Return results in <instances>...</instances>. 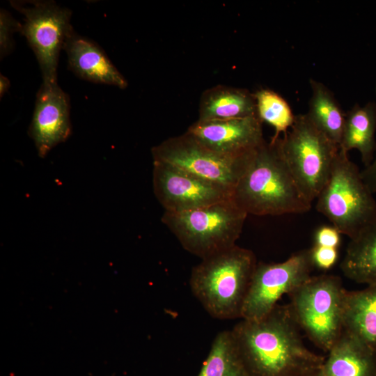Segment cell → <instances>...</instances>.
<instances>
[{
    "instance_id": "obj_21",
    "label": "cell",
    "mask_w": 376,
    "mask_h": 376,
    "mask_svg": "<svg viewBox=\"0 0 376 376\" xmlns=\"http://www.w3.org/2000/svg\"><path fill=\"white\" fill-rule=\"evenodd\" d=\"M198 376H250L230 331L219 332Z\"/></svg>"
},
{
    "instance_id": "obj_4",
    "label": "cell",
    "mask_w": 376,
    "mask_h": 376,
    "mask_svg": "<svg viewBox=\"0 0 376 376\" xmlns=\"http://www.w3.org/2000/svg\"><path fill=\"white\" fill-rule=\"evenodd\" d=\"M347 153L339 148L315 208L340 234L352 239L376 219V201Z\"/></svg>"
},
{
    "instance_id": "obj_14",
    "label": "cell",
    "mask_w": 376,
    "mask_h": 376,
    "mask_svg": "<svg viewBox=\"0 0 376 376\" xmlns=\"http://www.w3.org/2000/svg\"><path fill=\"white\" fill-rule=\"evenodd\" d=\"M63 49L70 69L80 78L122 89L127 88V80L94 41L74 31L67 38Z\"/></svg>"
},
{
    "instance_id": "obj_15",
    "label": "cell",
    "mask_w": 376,
    "mask_h": 376,
    "mask_svg": "<svg viewBox=\"0 0 376 376\" xmlns=\"http://www.w3.org/2000/svg\"><path fill=\"white\" fill-rule=\"evenodd\" d=\"M328 354L321 376H376V351L345 330Z\"/></svg>"
},
{
    "instance_id": "obj_17",
    "label": "cell",
    "mask_w": 376,
    "mask_h": 376,
    "mask_svg": "<svg viewBox=\"0 0 376 376\" xmlns=\"http://www.w3.org/2000/svg\"><path fill=\"white\" fill-rule=\"evenodd\" d=\"M376 102L363 106L356 103L345 113V121L339 148L346 152L357 150L364 168L373 162L376 153Z\"/></svg>"
},
{
    "instance_id": "obj_11",
    "label": "cell",
    "mask_w": 376,
    "mask_h": 376,
    "mask_svg": "<svg viewBox=\"0 0 376 376\" xmlns=\"http://www.w3.org/2000/svg\"><path fill=\"white\" fill-rule=\"evenodd\" d=\"M153 191L165 211L180 212L232 198L233 191L169 164L153 161Z\"/></svg>"
},
{
    "instance_id": "obj_19",
    "label": "cell",
    "mask_w": 376,
    "mask_h": 376,
    "mask_svg": "<svg viewBox=\"0 0 376 376\" xmlns=\"http://www.w3.org/2000/svg\"><path fill=\"white\" fill-rule=\"evenodd\" d=\"M340 266L349 279L376 285V219L350 239Z\"/></svg>"
},
{
    "instance_id": "obj_28",
    "label": "cell",
    "mask_w": 376,
    "mask_h": 376,
    "mask_svg": "<svg viewBox=\"0 0 376 376\" xmlns=\"http://www.w3.org/2000/svg\"><path fill=\"white\" fill-rule=\"evenodd\" d=\"M314 376H321L320 372V373H318V374H316V375H314Z\"/></svg>"
},
{
    "instance_id": "obj_8",
    "label": "cell",
    "mask_w": 376,
    "mask_h": 376,
    "mask_svg": "<svg viewBox=\"0 0 376 376\" xmlns=\"http://www.w3.org/2000/svg\"><path fill=\"white\" fill-rule=\"evenodd\" d=\"M10 3L23 15L20 33L36 55L42 82L57 83L60 52L74 31L71 10L53 1H10Z\"/></svg>"
},
{
    "instance_id": "obj_23",
    "label": "cell",
    "mask_w": 376,
    "mask_h": 376,
    "mask_svg": "<svg viewBox=\"0 0 376 376\" xmlns=\"http://www.w3.org/2000/svg\"><path fill=\"white\" fill-rule=\"evenodd\" d=\"M22 23L10 13L1 8L0 11V58H3L13 49V34L21 31Z\"/></svg>"
},
{
    "instance_id": "obj_5",
    "label": "cell",
    "mask_w": 376,
    "mask_h": 376,
    "mask_svg": "<svg viewBox=\"0 0 376 376\" xmlns=\"http://www.w3.org/2000/svg\"><path fill=\"white\" fill-rule=\"evenodd\" d=\"M247 215L232 197L189 211H164L161 220L186 251L203 259L236 245Z\"/></svg>"
},
{
    "instance_id": "obj_10",
    "label": "cell",
    "mask_w": 376,
    "mask_h": 376,
    "mask_svg": "<svg viewBox=\"0 0 376 376\" xmlns=\"http://www.w3.org/2000/svg\"><path fill=\"white\" fill-rule=\"evenodd\" d=\"M314 267L311 249L299 251L281 263H258L241 318L258 320L266 316L283 295H288L311 276Z\"/></svg>"
},
{
    "instance_id": "obj_9",
    "label": "cell",
    "mask_w": 376,
    "mask_h": 376,
    "mask_svg": "<svg viewBox=\"0 0 376 376\" xmlns=\"http://www.w3.org/2000/svg\"><path fill=\"white\" fill-rule=\"evenodd\" d=\"M252 150L238 157L223 155L205 148L185 132L164 140L152 148L151 152L153 161L169 164L233 191Z\"/></svg>"
},
{
    "instance_id": "obj_6",
    "label": "cell",
    "mask_w": 376,
    "mask_h": 376,
    "mask_svg": "<svg viewBox=\"0 0 376 376\" xmlns=\"http://www.w3.org/2000/svg\"><path fill=\"white\" fill-rule=\"evenodd\" d=\"M272 141H276L297 186L312 203L329 178L339 146L320 131L306 114L296 115L288 132Z\"/></svg>"
},
{
    "instance_id": "obj_16",
    "label": "cell",
    "mask_w": 376,
    "mask_h": 376,
    "mask_svg": "<svg viewBox=\"0 0 376 376\" xmlns=\"http://www.w3.org/2000/svg\"><path fill=\"white\" fill-rule=\"evenodd\" d=\"M200 121L226 120L256 115L254 94L245 88L217 85L205 91L200 100Z\"/></svg>"
},
{
    "instance_id": "obj_27",
    "label": "cell",
    "mask_w": 376,
    "mask_h": 376,
    "mask_svg": "<svg viewBox=\"0 0 376 376\" xmlns=\"http://www.w3.org/2000/svg\"><path fill=\"white\" fill-rule=\"evenodd\" d=\"M10 87V81L9 79L3 75H0V97H2L3 95L8 91Z\"/></svg>"
},
{
    "instance_id": "obj_13",
    "label": "cell",
    "mask_w": 376,
    "mask_h": 376,
    "mask_svg": "<svg viewBox=\"0 0 376 376\" xmlns=\"http://www.w3.org/2000/svg\"><path fill=\"white\" fill-rule=\"evenodd\" d=\"M262 123L257 115L226 120H197L186 132L214 152L238 157L265 141Z\"/></svg>"
},
{
    "instance_id": "obj_24",
    "label": "cell",
    "mask_w": 376,
    "mask_h": 376,
    "mask_svg": "<svg viewBox=\"0 0 376 376\" xmlns=\"http://www.w3.org/2000/svg\"><path fill=\"white\" fill-rule=\"evenodd\" d=\"M311 250L314 266L322 270H328L336 263L338 249L314 245Z\"/></svg>"
},
{
    "instance_id": "obj_20",
    "label": "cell",
    "mask_w": 376,
    "mask_h": 376,
    "mask_svg": "<svg viewBox=\"0 0 376 376\" xmlns=\"http://www.w3.org/2000/svg\"><path fill=\"white\" fill-rule=\"evenodd\" d=\"M309 83L311 96L306 114L320 131L340 146L345 113L334 93L324 84L313 79Z\"/></svg>"
},
{
    "instance_id": "obj_12",
    "label": "cell",
    "mask_w": 376,
    "mask_h": 376,
    "mask_svg": "<svg viewBox=\"0 0 376 376\" xmlns=\"http://www.w3.org/2000/svg\"><path fill=\"white\" fill-rule=\"evenodd\" d=\"M70 98L58 83L42 82L37 94L29 128L38 154L45 157L71 134Z\"/></svg>"
},
{
    "instance_id": "obj_25",
    "label": "cell",
    "mask_w": 376,
    "mask_h": 376,
    "mask_svg": "<svg viewBox=\"0 0 376 376\" xmlns=\"http://www.w3.org/2000/svg\"><path fill=\"white\" fill-rule=\"evenodd\" d=\"M340 235L333 226H322L315 233L314 245L338 249L340 244Z\"/></svg>"
},
{
    "instance_id": "obj_18",
    "label": "cell",
    "mask_w": 376,
    "mask_h": 376,
    "mask_svg": "<svg viewBox=\"0 0 376 376\" xmlns=\"http://www.w3.org/2000/svg\"><path fill=\"white\" fill-rule=\"evenodd\" d=\"M344 330L376 351V285L361 290H346Z\"/></svg>"
},
{
    "instance_id": "obj_2",
    "label": "cell",
    "mask_w": 376,
    "mask_h": 376,
    "mask_svg": "<svg viewBox=\"0 0 376 376\" xmlns=\"http://www.w3.org/2000/svg\"><path fill=\"white\" fill-rule=\"evenodd\" d=\"M233 199L247 214H302L311 207L281 157L275 141L265 140L252 150Z\"/></svg>"
},
{
    "instance_id": "obj_22",
    "label": "cell",
    "mask_w": 376,
    "mask_h": 376,
    "mask_svg": "<svg viewBox=\"0 0 376 376\" xmlns=\"http://www.w3.org/2000/svg\"><path fill=\"white\" fill-rule=\"evenodd\" d=\"M254 94L256 104V115L262 123L265 122L274 128L272 140L280 137L291 127L295 115L288 103L274 91L262 88Z\"/></svg>"
},
{
    "instance_id": "obj_7",
    "label": "cell",
    "mask_w": 376,
    "mask_h": 376,
    "mask_svg": "<svg viewBox=\"0 0 376 376\" xmlns=\"http://www.w3.org/2000/svg\"><path fill=\"white\" fill-rule=\"evenodd\" d=\"M345 290L336 275L311 276L288 295L289 306L301 330L329 352L344 331Z\"/></svg>"
},
{
    "instance_id": "obj_1",
    "label": "cell",
    "mask_w": 376,
    "mask_h": 376,
    "mask_svg": "<svg viewBox=\"0 0 376 376\" xmlns=\"http://www.w3.org/2000/svg\"><path fill=\"white\" fill-rule=\"evenodd\" d=\"M288 305L277 304L258 320L242 321L230 330L250 376H314L325 358L306 347Z\"/></svg>"
},
{
    "instance_id": "obj_26",
    "label": "cell",
    "mask_w": 376,
    "mask_h": 376,
    "mask_svg": "<svg viewBox=\"0 0 376 376\" xmlns=\"http://www.w3.org/2000/svg\"><path fill=\"white\" fill-rule=\"evenodd\" d=\"M376 94V84H375ZM361 171L362 178L370 191L376 193V153L371 164Z\"/></svg>"
},
{
    "instance_id": "obj_3",
    "label": "cell",
    "mask_w": 376,
    "mask_h": 376,
    "mask_svg": "<svg viewBox=\"0 0 376 376\" xmlns=\"http://www.w3.org/2000/svg\"><path fill=\"white\" fill-rule=\"evenodd\" d=\"M257 263L252 251L236 244L201 259L192 268L191 290L212 317L241 318Z\"/></svg>"
}]
</instances>
